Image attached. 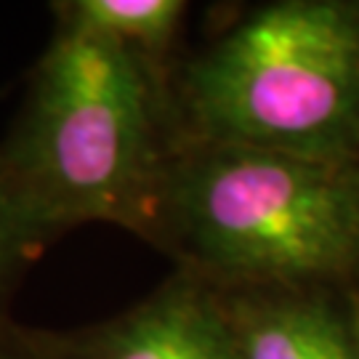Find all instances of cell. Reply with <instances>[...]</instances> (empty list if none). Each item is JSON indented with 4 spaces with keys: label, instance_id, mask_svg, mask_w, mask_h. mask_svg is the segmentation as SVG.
Instances as JSON below:
<instances>
[{
    "label": "cell",
    "instance_id": "8992f818",
    "mask_svg": "<svg viewBox=\"0 0 359 359\" xmlns=\"http://www.w3.org/2000/svg\"><path fill=\"white\" fill-rule=\"evenodd\" d=\"M53 25L107 40L173 75V48L189 13L184 0H62L53 3Z\"/></svg>",
    "mask_w": 359,
    "mask_h": 359
},
{
    "label": "cell",
    "instance_id": "7a4b0ae2",
    "mask_svg": "<svg viewBox=\"0 0 359 359\" xmlns=\"http://www.w3.org/2000/svg\"><path fill=\"white\" fill-rule=\"evenodd\" d=\"M173 75L53 25L0 142V173L53 245L86 224L139 229L176 142Z\"/></svg>",
    "mask_w": 359,
    "mask_h": 359
},
{
    "label": "cell",
    "instance_id": "6da1fadb",
    "mask_svg": "<svg viewBox=\"0 0 359 359\" xmlns=\"http://www.w3.org/2000/svg\"><path fill=\"white\" fill-rule=\"evenodd\" d=\"M139 237L224 293H351L359 163L176 139Z\"/></svg>",
    "mask_w": 359,
    "mask_h": 359
},
{
    "label": "cell",
    "instance_id": "5b68a950",
    "mask_svg": "<svg viewBox=\"0 0 359 359\" xmlns=\"http://www.w3.org/2000/svg\"><path fill=\"white\" fill-rule=\"evenodd\" d=\"M234 359H357L348 293L221 290Z\"/></svg>",
    "mask_w": 359,
    "mask_h": 359
},
{
    "label": "cell",
    "instance_id": "3957f363",
    "mask_svg": "<svg viewBox=\"0 0 359 359\" xmlns=\"http://www.w3.org/2000/svg\"><path fill=\"white\" fill-rule=\"evenodd\" d=\"M176 139L359 163V0H274L170 83Z\"/></svg>",
    "mask_w": 359,
    "mask_h": 359
},
{
    "label": "cell",
    "instance_id": "9c48e42d",
    "mask_svg": "<svg viewBox=\"0 0 359 359\" xmlns=\"http://www.w3.org/2000/svg\"><path fill=\"white\" fill-rule=\"evenodd\" d=\"M348 311H351V327H354V341H357V359H359V287L348 293Z\"/></svg>",
    "mask_w": 359,
    "mask_h": 359
},
{
    "label": "cell",
    "instance_id": "52a82bcc",
    "mask_svg": "<svg viewBox=\"0 0 359 359\" xmlns=\"http://www.w3.org/2000/svg\"><path fill=\"white\" fill-rule=\"evenodd\" d=\"M48 243L25 216L0 173V322L11 317V301L27 269L40 258Z\"/></svg>",
    "mask_w": 359,
    "mask_h": 359
},
{
    "label": "cell",
    "instance_id": "277c9868",
    "mask_svg": "<svg viewBox=\"0 0 359 359\" xmlns=\"http://www.w3.org/2000/svg\"><path fill=\"white\" fill-rule=\"evenodd\" d=\"M56 333L65 359H234L221 290L176 269L115 317Z\"/></svg>",
    "mask_w": 359,
    "mask_h": 359
},
{
    "label": "cell",
    "instance_id": "ba28073f",
    "mask_svg": "<svg viewBox=\"0 0 359 359\" xmlns=\"http://www.w3.org/2000/svg\"><path fill=\"white\" fill-rule=\"evenodd\" d=\"M0 359H65L56 330H40L13 322H0Z\"/></svg>",
    "mask_w": 359,
    "mask_h": 359
}]
</instances>
